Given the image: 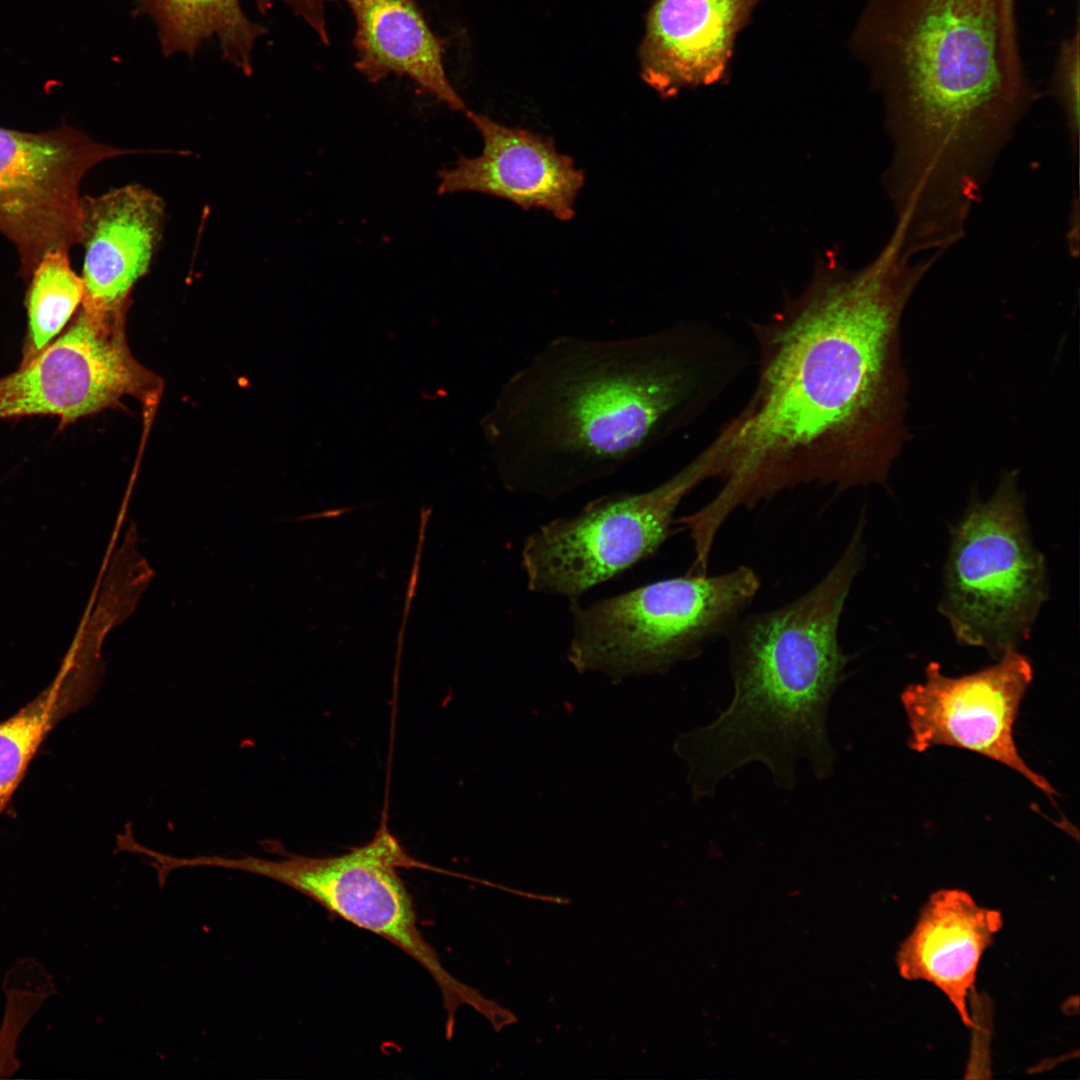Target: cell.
Listing matches in <instances>:
<instances>
[{"instance_id":"obj_1","label":"cell","mask_w":1080,"mask_h":1080,"mask_svg":"<svg viewBox=\"0 0 1080 1080\" xmlns=\"http://www.w3.org/2000/svg\"><path fill=\"white\" fill-rule=\"evenodd\" d=\"M938 258L910 257L890 236L864 268L822 266L751 324L757 380L709 443L722 486L700 508L708 525L799 485L888 486L907 439L900 322Z\"/></svg>"},{"instance_id":"obj_2","label":"cell","mask_w":1080,"mask_h":1080,"mask_svg":"<svg viewBox=\"0 0 1080 1080\" xmlns=\"http://www.w3.org/2000/svg\"><path fill=\"white\" fill-rule=\"evenodd\" d=\"M727 335L684 321L635 336L560 335L504 383L484 421L504 486L562 496L688 427L737 379Z\"/></svg>"},{"instance_id":"obj_3","label":"cell","mask_w":1080,"mask_h":1080,"mask_svg":"<svg viewBox=\"0 0 1080 1080\" xmlns=\"http://www.w3.org/2000/svg\"><path fill=\"white\" fill-rule=\"evenodd\" d=\"M851 45L883 103L887 195L928 213L980 201L1034 99L1015 0H868Z\"/></svg>"},{"instance_id":"obj_4","label":"cell","mask_w":1080,"mask_h":1080,"mask_svg":"<svg viewBox=\"0 0 1080 1080\" xmlns=\"http://www.w3.org/2000/svg\"><path fill=\"white\" fill-rule=\"evenodd\" d=\"M864 520L828 572L792 602L739 618L725 635L733 683L730 704L712 722L683 734L693 769L720 783L743 766H766L792 790L805 761L818 780L832 775L829 707L849 656L838 628L864 562Z\"/></svg>"},{"instance_id":"obj_5","label":"cell","mask_w":1080,"mask_h":1080,"mask_svg":"<svg viewBox=\"0 0 1080 1080\" xmlns=\"http://www.w3.org/2000/svg\"><path fill=\"white\" fill-rule=\"evenodd\" d=\"M1049 591L1018 473L1006 472L989 499L971 496L950 530L938 611L959 644L996 660L1029 639Z\"/></svg>"},{"instance_id":"obj_6","label":"cell","mask_w":1080,"mask_h":1080,"mask_svg":"<svg viewBox=\"0 0 1080 1080\" xmlns=\"http://www.w3.org/2000/svg\"><path fill=\"white\" fill-rule=\"evenodd\" d=\"M759 587L757 574L740 566L714 576L689 572L587 606L573 601L568 658L581 672L613 678L665 673L725 636Z\"/></svg>"},{"instance_id":"obj_7","label":"cell","mask_w":1080,"mask_h":1080,"mask_svg":"<svg viewBox=\"0 0 1080 1080\" xmlns=\"http://www.w3.org/2000/svg\"><path fill=\"white\" fill-rule=\"evenodd\" d=\"M200 867L240 870L277 881L311 898L358 928L380 936L416 961L437 985L451 1036L456 1013L467 1005L486 1016L493 1002L464 984L443 966L418 927L414 903L399 869L424 868L381 825L373 839L337 856L310 857L287 853L278 859L251 855L229 858L200 855Z\"/></svg>"},{"instance_id":"obj_8","label":"cell","mask_w":1080,"mask_h":1080,"mask_svg":"<svg viewBox=\"0 0 1080 1080\" xmlns=\"http://www.w3.org/2000/svg\"><path fill=\"white\" fill-rule=\"evenodd\" d=\"M711 460L706 446L647 491L599 497L575 516L550 521L535 530L522 550L528 588L575 601L653 555L671 535L674 514L682 500L712 478Z\"/></svg>"},{"instance_id":"obj_9","label":"cell","mask_w":1080,"mask_h":1080,"mask_svg":"<svg viewBox=\"0 0 1080 1080\" xmlns=\"http://www.w3.org/2000/svg\"><path fill=\"white\" fill-rule=\"evenodd\" d=\"M126 310L95 314L81 308L69 328L35 358L0 378V420L59 418V429L124 396L154 404L161 380L131 354Z\"/></svg>"},{"instance_id":"obj_10","label":"cell","mask_w":1080,"mask_h":1080,"mask_svg":"<svg viewBox=\"0 0 1080 1080\" xmlns=\"http://www.w3.org/2000/svg\"><path fill=\"white\" fill-rule=\"evenodd\" d=\"M127 153L70 127L39 133L0 127V233L17 250L26 279L47 252L80 243L85 174Z\"/></svg>"},{"instance_id":"obj_11","label":"cell","mask_w":1080,"mask_h":1080,"mask_svg":"<svg viewBox=\"0 0 1080 1080\" xmlns=\"http://www.w3.org/2000/svg\"><path fill=\"white\" fill-rule=\"evenodd\" d=\"M1032 680V663L1018 649L958 677L943 674L937 662L929 663L924 681L906 686L901 694L908 746L916 752L948 746L980 754L1018 772L1053 800L1056 791L1026 764L1014 739L1019 708Z\"/></svg>"},{"instance_id":"obj_12","label":"cell","mask_w":1080,"mask_h":1080,"mask_svg":"<svg viewBox=\"0 0 1080 1080\" xmlns=\"http://www.w3.org/2000/svg\"><path fill=\"white\" fill-rule=\"evenodd\" d=\"M464 113L480 133L483 149L478 156H462L442 169L438 194H487L525 210H546L560 221L574 217L585 175L550 137L503 125L469 109Z\"/></svg>"},{"instance_id":"obj_13","label":"cell","mask_w":1080,"mask_h":1080,"mask_svg":"<svg viewBox=\"0 0 1080 1080\" xmlns=\"http://www.w3.org/2000/svg\"><path fill=\"white\" fill-rule=\"evenodd\" d=\"M761 0H655L640 45L642 79L664 97L727 77L736 39Z\"/></svg>"},{"instance_id":"obj_14","label":"cell","mask_w":1080,"mask_h":1080,"mask_svg":"<svg viewBox=\"0 0 1080 1080\" xmlns=\"http://www.w3.org/2000/svg\"><path fill=\"white\" fill-rule=\"evenodd\" d=\"M81 212L82 308L96 314L127 310L129 294L160 241L163 201L132 184L82 197Z\"/></svg>"},{"instance_id":"obj_15","label":"cell","mask_w":1080,"mask_h":1080,"mask_svg":"<svg viewBox=\"0 0 1080 1080\" xmlns=\"http://www.w3.org/2000/svg\"><path fill=\"white\" fill-rule=\"evenodd\" d=\"M1001 926L999 911L979 906L964 891L939 890L930 896L898 950L899 973L904 979L938 987L971 1028L967 1000L980 959Z\"/></svg>"},{"instance_id":"obj_16","label":"cell","mask_w":1080,"mask_h":1080,"mask_svg":"<svg viewBox=\"0 0 1080 1080\" xmlns=\"http://www.w3.org/2000/svg\"><path fill=\"white\" fill-rule=\"evenodd\" d=\"M343 1L356 24L354 66L367 81L405 76L450 109H468L446 75L445 41L432 31L416 0Z\"/></svg>"},{"instance_id":"obj_17","label":"cell","mask_w":1080,"mask_h":1080,"mask_svg":"<svg viewBox=\"0 0 1080 1080\" xmlns=\"http://www.w3.org/2000/svg\"><path fill=\"white\" fill-rule=\"evenodd\" d=\"M98 674L97 647L82 638L75 640L51 683L0 722V813L51 730L90 701Z\"/></svg>"},{"instance_id":"obj_18","label":"cell","mask_w":1080,"mask_h":1080,"mask_svg":"<svg viewBox=\"0 0 1080 1080\" xmlns=\"http://www.w3.org/2000/svg\"><path fill=\"white\" fill-rule=\"evenodd\" d=\"M153 19L166 56L193 55L218 40L222 56L242 72L252 71V52L264 29L251 21L240 0H141Z\"/></svg>"},{"instance_id":"obj_19","label":"cell","mask_w":1080,"mask_h":1080,"mask_svg":"<svg viewBox=\"0 0 1080 1080\" xmlns=\"http://www.w3.org/2000/svg\"><path fill=\"white\" fill-rule=\"evenodd\" d=\"M29 278L26 297L28 331L21 364L35 358L52 342L84 295L82 278L73 271L65 250L47 252Z\"/></svg>"},{"instance_id":"obj_20","label":"cell","mask_w":1080,"mask_h":1080,"mask_svg":"<svg viewBox=\"0 0 1080 1080\" xmlns=\"http://www.w3.org/2000/svg\"><path fill=\"white\" fill-rule=\"evenodd\" d=\"M1052 92L1064 113L1071 144L1078 147L1079 135V25L1060 49Z\"/></svg>"},{"instance_id":"obj_21","label":"cell","mask_w":1080,"mask_h":1080,"mask_svg":"<svg viewBox=\"0 0 1080 1080\" xmlns=\"http://www.w3.org/2000/svg\"><path fill=\"white\" fill-rule=\"evenodd\" d=\"M293 13L300 17L318 37L319 41L328 45L330 43L327 28L326 8L332 0H282ZM258 8L264 13L270 9L275 0H256Z\"/></svg>"}]
</instances>
